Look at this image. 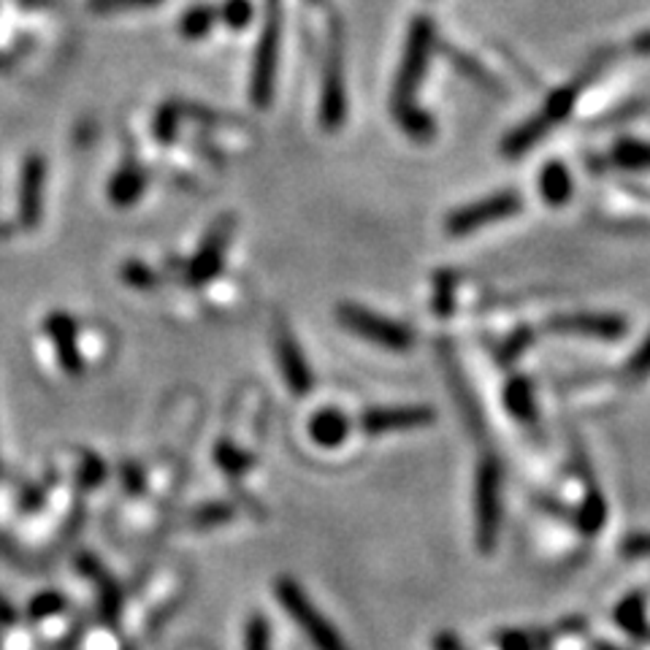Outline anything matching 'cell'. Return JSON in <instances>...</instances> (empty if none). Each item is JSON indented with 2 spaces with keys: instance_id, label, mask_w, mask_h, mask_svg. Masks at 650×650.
I'll return each mask as SVG.
<instances>
[{
  "instance_id": "9c48e42d",
  "label": "cell",
  "mask_w": 650,
  "mask_h": 650,
  "mask_svg": "<svg viewBox=\"0 0 650 650\" xmlns=\"http://www.w3.org/2000/svg\"><path fill=\"white\" fill-rule=\"evenodd\" d=\"M233 228H236V222H233L231 214L220 217V220L209 228L198 253L193 255V260L187 264V285L204 288V285L212 282L217 274L225 269V253L228 244H231Z\"/></svg>"
},
{
  "instance_id": "3957f363",
  "label": "cell",
  "mask_w": 650,
  "mask_h": 650,
  "mask_svg": "<svg viewBox=\"0 0 650 650\" xmlns=\"http://www.w3.org/2000/svg\"><path fill=\"white\" fill-rule=\"evenodd\" d=\"M285 9L282 0H266L264 27H260L258 47H255L253 71H249V98L258 108H266L274 98V82H277L279 47H282Z\"/></svg>"
},
{
  "instance_id": "603a6c76",
  "label": "cell",
  "mask_w": 650,
  "mask_h": 650,
  "mask_svg": "<svg viewBox=\"0 0 650 650\" xmlns=\"http://www.w3.org/2000/svg\"><path fill=\"white\" fill-rule=\"evenodd\" d=\"M613 161L626 171H648L650 169V144L637 139H620L613 147Z\"/></svg>"
},
{
  "instance_id": "6da1fadb",
  "label": "cell",
  "mask_w": 650,
  "mask_h": 650,
  "mask_svg": "<svg viewBox=\"0 0 650 650\" xmlns=\"http://www.w3.org/2000/svg\"><path fill=\"white\" fill-rule=\"evenodd\" d=\"M437 44V25L431 16H415L409 25L407 44H404L402 66H398L396 84H393L391 108L396 123L413 141H431L437 136V123L429 112L418 106V88L429 68V57Z\"/></svg>"
},
{
  "instance_id": "f546056e",
  "label": "cell",
  "mask_w": 650,
  "mask_h": 650,
  "mask_svg": "<svg viewBox=\"0 0 650 650\" xmlns=\"http://www.w3.org/2000/svg\"><path fill=\"white\" fill-rule=\"evenodd\" d=\"M231 518H233L231 507L222 504V501H212V504L198 507L196 515H193V523H196L198 529H212V526H222V523H228Z\"/></svg>"
},
{
  "instance_id": "d6986e66",
  "label": "cell",
  "mask_w": 650,
  "mask_h": 650,
  "mask_svg": "<svg viewBox=\"0 0 650 650\" xmlns=\"http://www.w3.org/2000/svg\"><path fill=\"white\" fill-rule=\"evenodd\" d=\"M504 407L515 420H521V423H532V420L537 418V398H534L532 380L518 374V378L507 382Z\"/></svg>"
},
{
  "instance_id": "74e56055",
  "label": "cell",
  "mask_w": 650,
  "mask_h": 650,
  "mask_svg": "<svg viewBox=\"0 0 650 650\" xmlns=\"http://www.w3.org/2000/svg\"><path fill=\"white\" fill-rule=\"evenodd\" d=\"M431 646L433 650H469L464 646V640H461L459 635H453V631H439V635H433Z\"/></svg>"
},
{
  "instance_id": "836d02e7",
  "label": "cell",
  "mask_w": 650,
  "mask_h": 650,
  "mask_svg": "<svg viewBox=\"0 0 650 650\" xmlns=\"http://www.w3.org/2000/svg\"><path fill=\"white\" fill-rule=\"evenodd\" d=\"M106 477V466L104 461L95 459V455H88V459L82 461V469H79V483H82V488H95L101 486Z\"/></svg>"
},
{
  "instance_id": "d590c367",
  "label": "cell",
  "mask_w": 650,
  "mask_h": 650,
  "mask_svg": "<svg viewBox=\"0 0 650 650\" xmlns=\"http://www.w3.org/2000/svg\"><path fill=\"white\" fill-rule=\"evenodd\" d=\"M62 596H57V594H44V596H38V599H33V604H31V615L33 618H47V615H53V613H57V610H62Z\"/></svg>"
},
{
  "instance_id": "b9f144b4",
  "label": "cell",
  "mask_w": 650,
  "mask_h": 650,
  "mask_svg": "<svg viewBox=\"0 0 650 650\" xmlns=\"http://www.w3.org/2000/svg\"><path fill=\"white\" fill-rule=\"evenodd\" d=\"M310 3H325V0H310Z\"/></svg>"
},
{
  "instance_id": "4fadbf2b",
  "label": "cell",
  "mask_w": 650,
  "mask_h": 650,
  "mask_svg": "<svg viewBox=\"0 0 650 650\" xmlns=\"http://www.w3.org/2000/svg\"><path fill=\"white\" fill-rule=\"evenodd\" d=\"M547 330L615 341L626 334V321L620 315H610V312H574V315L550 317Z\"/></svg>"
},
{
  "instance_id": "ac0fdd59",
  "label": "cell",
  "mask_w": 650,
  "mask_h": 650,
  "mask_svg": "<svg viewBox=\"0 0 650 650\" xmlns=\"http://www.w3.org/2000/svg\"><path fill=\"white\" fill-rule=\"evenodd\" d=\"M537 187L542 201H547L550 207H564L572 198V176H569V169L558 161L547 163L539 171Z\"/></svg>"
},
{
  "instance_id": "484cf974",
  "label": "cell",
  "mask_w": 650,
  "mask_h": 650,
  "mask_svg": "<svg viewBox=\"0 0 650 650\" xmlns=\"http://www.w3.org/2000/svg\"><path fill=\"white\" fill-rule=\"evenodd\" d=\"M214 461H217V466H220V469L225 472V475H231V477H242L244 472L253 466V455H249L247 450L236 448V444H231V442L217 444Z\"/></svg>"
},
{
  "instance_id": "ab89813d",
  "label": "cell",
  "mask_w": 650,
  "mask_h": 650,
  "mask_svg": "<svg viewBox=\"0 0 650 650\" xmlns=\"http://www.w3.org/2000/svg\"><path fill=\"white\" fill-rule=\"evenodd\" d=\"M591 650H624V648H618L615 642H607V640H594L591 642Z\"/></svg>"
},
{
  "instance_id": "83f0119b",
  "label": "cell",
  "mask_w": 650,
  "mask_h": 650,
  "mask_svg": "<svg viewBox=\"0 0 650 650\" xmlns=\"http://www.w3.org/2000/svg\"><path fill=\"white\" fill-rule=\"evenodd\" d=\"M220 20L231 31H244L253 22V3L249 0H225L220 5Z\"/></svg>"
},
{
  "instance_id": "1f68e13d",
  "label": "cell",
  "mask_w": 650,
  "mask_h": 650,
  "mask_svg": "<svg viewBox=\"0 0 650 650\" xmlns=\"http://www.w3.org/2000/svg\"><path fill=\"white\" fill-rule=\"evenodd\" d=\"M624 374L629 382H642L650 378V336H646V341L629 358V363L624 367Z\"/></svg>"
},
{
  "instance_id": "cb8c5ba5",
  "label": "cell",
  "mask_w": 650,
  "mask_h": 650,
  "mask_svg": "<svg viewBox=\"0 0 650 650\" xmlns=\"http://www.w3.org/2000/svg\"><path fill=\"white\" fill-rule=\"evenodd\" d=\"M553 631H521L507 629L496 635V648L499 650H545L550 646Z\"/></svg>"
},
{
  "instance_id": "f35d334b",
  "label": "cell",
  "mask_w": 650,
  "mask_h": 650,
  "mask_svg": "<svg viewBox=\"0 0 650 650\" xmlns=\"http://www.w3.org/2000/svg\"><path fill=\"white\" fill-rule=\"evenodd\" d=\"M635 53L637 55H650V31H642L640 36L635 38Z\"/></svg>"
},
{
  "instance_id": "5bb4252c",
  "label": "cell",
  "mask_w": 650,
  "mask_h": 650,
  "mask_svg": "<svg viewBox=\"0 0 650 650\" xmlns=\"http://www.w3.org/2000/svg\"><path fill=\"white\" fill-rule=\"evenodd\" d=\"M44 330L53 339L57 361H60V369L68 374V378H79L84 372V358L79 352V325L68 312H53V315L44 321Z\"/></svg>"
},
{
  "instance_id": "52a82bcc",
  "label": "cell",
  "mask_w": 650,
  "mask_h": 650,
  "mask_svg": "<svg viewBox=\"0 0 650 650\" xmlns=\"http://www.w3.org/2000/svg\"><path fill=\"white\" fill-rule=\"evenodd\" d=\"M336 321L341 323V328L352 330L361 339L374 341V345L385 347V350L404 352L413 347L415 334L404 323L391 321V317L378 315L372 310H363L358 304H339L336 306Z\"/></svg>"
},
{
  "instance_id": "4316f807",
  "label": "cell",
  "mask_w": 650,
  "mask_h": 650,
  "mask_svg": "<svg viewBox=\"0 0 650 650\" xmlns=\"http://www.w3.org/2000/svg\"><path fill=\"white\" fill-rule=\"evenodd\" d=\"M244 650H271V624L266 615L255 613L244 629Z\"/></svg>"
},
{
  "instance_id": "d6a6232c",
  "label": "cell",
  "mask_w": 650,
  "mask_h": 650,
  "mask_svg": "<svg viewBox=\"0 0 650 650\" xmlns=\"http://www.w3.org/2000/svg\"><path fill=\"white\" fill-rule=\"evenodd\" d=\"M532 339H534V334L529 328H521V330H515V334L510 336V339L504 341V345L499 347V361L501 363H512V361H518V358L523 356V350H526L529 345H532Z\"/></svg>"
},
{
  "instance_id": "e0dca14e",
  "label": "cell",
  "mask_w": 650,
  "mask_h": 650,
  "mask_svg": "<svg viewBox=\"0 0 650 650\" xmlns=\"http://www.w3.org/2000/svg\"><path fill=\"white\" fill-rule=\"evenodd\" d=\"M310 437L315 439L321 448H339V444L350 437V420H347V415L336 407L317 409L315 418L310 420Z\"/></svg>"
},
{
  "instance_id": "60d3db41",
  "label": "cell",
  "mask_w": 650,
  "mask_h": 650,
  "mask_svg": "<svg viewBox=\"0 0 650 650\" xmlns=\"http://www.w3.org/2000/svg\"><path fill=\"white\" fill-rule=\"evenodd\" d=\"M22 9H42V5H49V0H16Z\"/></svg>"
},
{
  "instance_id": "8d00e7d4",
  "label": "cell",
  "mask_w": 650,
  "mask_h": 650,
  "mask_svg": "<svg viewBox=\"0 0 650 650\" xmlns=\"http://www.w3.org/2000/svg\"><path fill=\"white\" fill-rule=\"evenodd\" d=\"M123 486L125 490L139 494V490L144 488V472H141L136 464H123Z\"/></svg>"
},
{
  "instance_id": "277c9868",
  "label": "cell",
  "mask_w": 650,
  "mask_h": 650,
  "mask_svg": "<svg viewBox=\"0 0 650 650\" xmlns=\"http://www.w3.org/2000/svg\"><path fill=\"white\" fill-rule=\"evenodd\" d=\"M274 596L282 604L285 613L293 618V624L299 626L301 635L315 646V650H350V646L341 640L339 631L334 629V624L315 607V602L306 596V591L301 589L295 580L279 578L277 583H274Z\"/></svg>"
},
{
  "instance_id": "8fae6325",
  "label": "cell",
  "mask_w": 650,
  "mask_h": 650,
  "mask_svg": "<svg viewBox=\"0 0 650 650\" xmlns=\"http://www.w3.org/2000/svg\"><path fill=\"white\" fill-rule=\"evenodd\" d=\"M437 420V413L426 404H402V407H374L361 415V429L369 437H382L391 431L423 429Z\"/></svg>"
},
{
  "instance_id": "44dd1931",
  "label": "cell",
  "mask_w": 650,
  "mask_h": 650,
  "mask_svg": "<svg viewBox=\"0 0 650 650\" xmlns=\"http://www.w3.org/2000/svg\"><path fill=\"white\" fill-rule=\"evenodd\" d=\"M217 25V9L214 5H207V3H198V5H190V9L182 14L179 20V33L185 38H190V42H196V38H204L209 31Z\"/></svg>"
},
{
  "instance_id": "30bf717a",
  "label": "cell",
  "mask_w": 650,
  "mask_h": 650,
  "mask_svg": "<svg viewBox=\"0 0 650 650\" xmlns=\"http://www.w3.org/2000/svg\"><path fill=\"white\" fill-rule=\"evenodd\" d=\"M44 193H47V158L31 152L20 169V196H16V222L25 231L42 225Z\"/></svg>"
},
{
  "instance_id": "8992f818",
  "label": "cell",
  "mask_w": 650,
  "mask_h": 650,
  "mask_svg": "<svg viewBox=\"0 0 650 650\" xmlns=\"http://www.w3.org/2000/svg\"><path fill=\"white\" fill-rule=\"evenodd\" d=\"M347 119V88H345V33L339 20L330 22L328 49L323 60L321 82V125L325 130H339Z\"/></svg>"
},
{
  "instance_id": "f1b7e54d",
  "label": "cell",
  "mask_w": 650,
  "mask_h": 650,
  "mask_svg": "<svg viewBox=\"0 0 650 650\" xmlns=\"http://www.w3.org/2000/svg\"><path fill=\"white\" fill-rule=\"evenodd\" d=\"M123 274V282L130 285V288H139V290H152L158 285V274L150 269V266H144L141 260H125V266L119 269Z\"/></svg>"
},
{
  "instance_id": "ffe728a7",
  "label": "cell",
  "mask_w": 650,
  "mask_h": 650,
  "mask_svg": "<svg viewBox=\"0 0 650 650\" xmlns=\"http://www.w3.org/2000/svg\"><path fill=\"white\" fill-rule=\"evenodd\" d=\"M604 521H607V501H604V496L599 494L596 488H591L589 494H585L583 504L574 512V526H578L580 534H585V537H594V534L602 532Z\"/></svg>"
},
{
  "instance_id": "5b68a950",
  "label": "cell",
  "mask_w": 650,
  "mask_h": 650,
  "mask_svg": "<svg viewBox=\"0 0 650 650\" xmlns=\"http://www.w3.org/2000/svg\"><path fill=\"white\" fill-rule=\"evenodd\" d=\"M501 532V466L486 455L477 466L475 480V545L480 553H494Z\"/></svg>"
},
{
  "instance_id": "e575fe53",
  "label": "cell",
  "mask_w": 650,
  "mask_h": 650,
  "mask_svg": "<svg viewBox=\"0 0 650 650\" xmlns=\"http://www.w3.org/2000/svg\"><path fill=\"white\" fill-rule=\"evenodd\" d=\"M620 556L650 558V532H635L620 542Z\"/></svg>"
},
{
  "instance_id": "d4e9b609",
  "label": "cell",
  "mask_w": 650,
  "mask_h": 650,
  "mask_svg": "<svg viewBox=\"0 0 650 650\" xmlns=\"http://www.w3.org/2000/svg\"><path fill=\"white\" fill-rule=\"evenodd\" d=\"M182 114H185V108H182L179 104H174V101H169V104H163L161 108H158L155 119H152V136H155L161 144H171V141L179 136Z\"/></svg>"
},
{
  "instance_id": "ba28073f",
  "label": "cell",
  "mask_w": 650,
  "mask_h": 650,
  "mask_svg": "<svg viewBox=\"0 0 650 650\" xmlns=\"http://www.w3.org/2000/svg\"><path fill=\"white\" fill-rule=\"evenodd\" d=\"M521 209L523 198L518 196L515 190H501L483 198V201L466 204V207L450 212L448 220H444V231H448L450 236H464V233L480 231V228L507 220V217L518 214Z\"/></svg>"
},
{
  "instance_id": "7c38bea8",
  "label": "cell",
  "mask_w": 650,
  "mask_h": 650,
  "mask_svg": "<svg viewBox=\"0 0 650 650\" xmlns=\"http://www.w3.org/2000/svg\"><path fill=\"white\" fill-rule=\"evenodd\" d=\"M274 352H277L279 372H282L290 391H293L295 396H306V393L312 391V369L285 321L274 325Z\"/></svg>"
},
{
  "instance_id": "2e32d148",
  "label": "cell",
  "mask_w": 650,
  "mask_h": 650,
  "mask_svg": "<svg viewBox=\"0 0 650 650\" xmlns=\"http://www.w3.org/2000/svg\"><path fill=\"white\" fill-rule=\"evenodd\" d=\"M615 624L637 642H650V620H648V602L642 591H631L618 602L613 613Z\"/></svg>"
},
{
  "instance_id": "9a60e30c",
  "label": "cell",
  "mask_w": 650,
  "mask_h": 650,
  "mask_svg": "<svg viewBox=\"0 0 650 650\" xmlns=\"http://www.w3.org/2000/svg\"><path fill=\"white\" fill-rule=\"evenodd\" d=\"M147 190V174L139 163H125L119 165L117 174L108 179L106 196L114 207L128 209L134 204H139V198L144 196Z\"/></svg>"
},
{
  "instance_id": "7a4b0ae2",
  "label": "cell",
  "mask_w": 650,
  "mask_h": 650,
  "mask_svg": "<svg viewBox=\"0 0 650 650\" xmlns=\"http://www.w3.org/2000/svg\"><path fill=\"white\" fill-rule=\"evenodd\" d=\"M599 71H602V57L591 60L589 68H585V71L574 79V82L564 84V88H558L556 93L547 95L545 106H542L534 117H529L526 123L518 125L515 130H510V134L504 136V141H501V152H504L507 158L526 155V152L532 150L539 139H545V136L550 134L558 123H564V119L572 114L580 88H583V84H589Z\"/></svg>"
},
{
  "instance_id": "4dcf8cb0",
  "label": "cell",
  "mask_w": 650,
  "mask_h": 650,
  "mask_svg": "<svg viewBox=\"0 0 650 650\" xmlns=\"http://www.w3.org/2000/svg\"><path fill=\"white\" fill-rule=\"evenodd\" d=\"M163 0H88V9L93 14H117V11H136L161 5Z\"/></svg>"
},
{
  "instance_id": "7402d4cb",
  "label": "cell",
  "mask_w": 650,
  "mask_h": 650,
  "mask_svg": "<svg viewBox=\"0 0 650 650\" xmlns=\"http://www.w3.org/2000/svg\"><path fill=\"white\" fill-rule=\"evenodd\" d=\"M455 299H459V277L448 269L437 271V277H433L431 310L439 317H450L455 312Z\"/></svg>"
}]
</instances>
